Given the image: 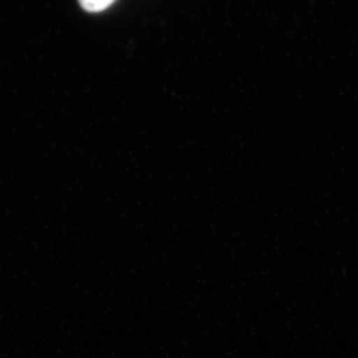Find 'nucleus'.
<instances>
[{
    "label": "nucleus",
    "mask_w": 358,
    "mask_h": 358,
    "mask_svg": "<svg viewBox=\"0 0 358 358\" xmlns=\"http://www.w3.org/2000/svg\"><path fill=\"white\" fill-rule=\"evenodd\" d=\"M84 10L90 13H99L112 6L115 0H78Z\"/></svg>",
    "instance_id": "1"
}]
</instances>
